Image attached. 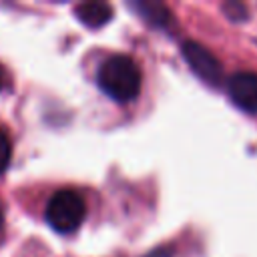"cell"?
Masks as SVG:
<instances>
[{"instance_id": "obj_1", "label": "cell", "mask_w": 257, "mask_h": 257, "mask_svg": "<svg viewBox=\"0 0 257 257\" xmlns=\"http://www.w3.org/2000/svg\"><path fill=\"white\" fill-rule=\"evenodd\" d=\"M96 82L112 100L128 102L141 92V68L128 54H112L100 64Z\"/></svg>"}, {"instance_id": "obj_2", "label": "cell", "mask_w": 257, "mask_h": 257, "mask_svg": "<svg viewBox=\"0 0 257 257\" xmlns=\"http://www.w3.org/2000/svg\"><path fill=\"white\" fill-rule=\"evenodd\" d=\"M86 217V203L80 193L62 189L52 195L46 207V221L56 233H72Z\"/></svg>"}, {"instance_id": "obj_3", "label": "cell", "mask_w": 257, "mask_h": 257, "mask_svg": "<svg viewBox=\"0 0 257 257\" xmlns=\"http://www.w3.org/2000/svg\"><path fill=\"white\" fill-rule=\"evenodd\" d=\"M183 56L185 60L189 62L191 70L201 78L205 80L207 84L211 86H217L221 80H223V68L219 64V60L213 56V52L209 48H205L203 44L199 42H185L183 44Z\"/></svg>"}, {"instance_id": "obj_4", "label": "cell", "mask_w": 257, "mask_h": 257, "mask_svg": "<svg viewBox=\"0 0 257 257\" xmlns=\"http://www.w3.org/2000/svg\"><path fill=\"white\" fill-rule=\"evenodd\" d=\"M227 90L231 100L245 112H257V74L255 72H237L229 78Z\"/></svg>"}, {"instance_id": "obj_5", "label": "cell", "mask_w": 257, "mask_h": 257, "mask_svg": "<svg viewBox=\"0 0 257 257\" xmlns=\"http://www.w3.org/2000/svg\"><path fill=\"white\" fill-rule=\"evenodd\" d=\"M76 18L88 28H100L112 18V6L106 2H82L74 8Z\"/></svg>"}, {"instance_id": "obj_6", "label": "cell", "mask_w": 257, "mask_h": 257, "mask_svg": "<svg viewBox=\"0 0 257 257\" xmlns=\"http://www.w3.org/2000/svg\"><path fill=\"white\" fill-rule=\"evenodd\" d=\"M147 22H151V24H155V26H165L169 20H171V14H169V10L163 6V4H159V2H135V4H131Z\"/></svg>"}, {"instance_id": "obj_7", "label": "cell", "mask_w": 257, "mask_h": 257, "mask_svg": "<svg viewBox=\"0 0 257 257\" xmlns=\"http://www.w3.org/2000/svg\"><path fill=\"white\" fill-rule=\"evenodd\" d=\"M10 159H12V143H10L8 135L0 128V175L8 169Z\"/></svg>"}, {"instance_id": "obj_8", "label": "cell", "mask_w": 257, "mask_h": 257, "mask_svg": "<svg viewBox=\"0 0 257 257\" xmlns=\"http://www.w3.org/2000/svg\"><path fill=\"white\" fill-rule=\"evenodd\" d=\"M4 86H6V70L0 66V90H4Z\"/></svg>"}, {"instance_id": "obj_9", "label": "cell", "mask_w": 257, "mask_h": 257, "mask_svg": "<svg viewBox=\"0 0 257 257\" xmlns=\"http://www.w3.org/2000/svg\"><path fill=\"white\" fill-rule=\"evenodd\" d=\"M2 223H4V211H2V205H0V229H2Z\"/></svg>"}]
</instances>
